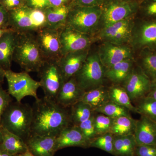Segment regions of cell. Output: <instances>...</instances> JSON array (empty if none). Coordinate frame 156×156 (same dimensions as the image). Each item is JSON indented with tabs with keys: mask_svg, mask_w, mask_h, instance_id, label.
<instances>
[{
	"mask_svg": "<svg viewBox=\"0 0 156 156\" xmlns=\"http://www.w3.org/2000/svg\"><path fill=\"white\" fill-rule=\"evenodd\" d=\"M78 126L80 129L85 138L89 143L97 137L95 128L94 113L89 119L80 123Z\"/></svg>",
	"mask_w": 156,
	"mask_h": 156,
	"instance_id": "obj_36",
	"label": "cell"
},
{
	"mask_svg": "<svg viewBox=\"0 0 156 156\" xmlns=\"http://www.w3.org/2000/svg\"><path fill=\"white\" fill-rule=\"evenodd\" d=\"M9 30H10V29H3L0 27V38H1V37L5 33L9 31Z\"/></svg>",
	"mask_w": 156,
	"mask_h": 156,
	"instance_id": "obj_48",
	"label": "cell"
},
{
	"mask_svg": "<svg viewBox=\"0 0 156 156\" xmlns=\"http://www.w3.org/2000/svg\"><path fill=\"white\" fill-rule=\"evenodd\" d=\"M135 63L151 82L156 80V50L144 49L134 55Z\"/></svg>",
	"mask_w": 156,
	"mask_h": 156,
	"instance_id": "obj_22",
	"label": "cell"
},
{
	"mask_svg": "<svg viewBox=\"0 0 156 156\" xmlns=\"http://www.w3.org/2000/svg\"><path fill=\"white\" fill-rule=\"evenodd\" d=\"M91 48L82 67L73 76L79 87L85 92L104 86L105 79V69L101 61L97 49L91 50Z\"/></svg>",
	"mask_w": 156,
	"mask_h": 156,
	"instance_id": "obj_4",
	"label": "cell"
},
{
	"mask_svg": "<svg viewBox=\"0 0 156 156\" xmlns=\"http://www.w3.org/2000/svg\"><path fill=\"white\" fill-rule=\"evenodd\" d=\"M130 112L128 109L111 101L96 109L94 111L105 115L112 119L122 116H131Z\"/></svg>",
	"mask_w": 156,
	"mask_h": 156,
	"instance_id": "obj_31",
	"label": "cell"
},
{
	"mask_svg": "<svg viewBox=\"0 0 156 156\" xmlns=\"http://www.w3.org/2000/svg\"><path fill=\"white\" fill-rule=\"evenodd\" d=\"M13 61L24 71L38 72L46 60L37 43L35 32L18 33Z\"/></svg>",
	"mask_w": 156,
	"mask_h": 156,
	"instance_id": "obj_2",
	"label": "cell"
},
{
	"mask_svg": "<svg viewBox=\"0 0 156 156\" xmlns=\"http://www.w3.org/2000/svg\"><path fill=\"white\" fill-rule=\"evenodd\" d=\"M0 129L2 135L1 145L10 154L16 155L24 153L28 150L26 143L22 138L2 126H0Z\"/></svg>",
	"mask_w": 156,
	"mask_h": 156,
	"instance_id": "obj_25",
	"label": "cell"
},
{
	"mask_svg": "<svg viewBox=\"0 0 156 156\" xmlns=\"http://www.w3.org/2000/svg\"><path fill=\"white\" fill-rule=\"evenodd\" d=\"M135 156V155H133V156Z\"/></svg>",
	"mask_w": 156,
	"mask_h": 156,
	"instance_id": "obj_51",
	"label": "cell"
},
{
	"mask_svg": "<svg viewBox=\"0 0 156 156\" xmlns=\"http://www.w3.org/2000/svg\"><path fill=\"white\" fill-rule=\"evenodd\" d=\"M0 156H14L10 154L2 147L0 144Z\"/></svg>",
	"mask_w": 156,
	"mask_h": 156,
	"instance_id": "obj_46",
	"label": "cell"
},
{
	"mask_svg": "<svg viewBox=\"0 0 156 156\" xmlns=\"http://www.w3.org/2000/svg\"><path fill=\"white\" fill-rule=\"evenodd\" d=\"M81 101L90 105L94 111L110 101L108 89L102 86L85 92Z\"/></svg>",
	"mask_w": 156,
	"mask_h": 156,
	"instance_id": "obj_27",
	"label": "cell"
},
{
	"mask_svg": "<svg viewBox=\"0 0 156 156\" xmlns=\"http://www.w3.org/2000/svg\"><path fill=\"white\" fill-rule=\"evenodd\" d=\"M136 121L131 116H122L114 119L110 132L113 135L134 134Z\"/></svg>",
	"mask_w": 156,
	"mask_h": 156,
	"instance_id": "obj_29",
	"label": "cell"
},
{
	"mask_svg": "<svg viewBox=\"0 0 156 156\" xmlns=\"http://www.w3.org/2000/svg\"><path fill=\"white\" fill-rule=\"evenodd\" d=\"M9 28L18 33L36 32L38 30L31 15V8L26 6L9 11Z\"/></svg>",
	"mask_w": 156,
	"mask_h": 156,
	"instance_id": "obj_15",
	"label": "cell"
},
{
	"mask_svg": "<svg viewBox=\"0 0 156 156\" xmlns=\"http://www.w3.org/2000/svg\"><path fill=\"white\" fill-rule=\"evenodd\" d=\"M130 45L134 55L144 49L156 50V19L135 17Z\"/></svg>",
	"mask_w": 156,
	"mask_h": 156,
	"instance_id": "obj_8",
	"label": "cell"
},
{
	"mask_svg": "<svg viewBox=\"0 0 156 156\" xmlns=\"http://www.w3.org/2000/svg\"><path fill=\"white\" fill-rule=\"evenodd\" d=\"M135 18H128L101 29L94 36L95 41L98 40L117 45H130Z\"/></svg>",
	"mask_w": 156,
	"mask_h": 156,
	"instance_id": "obj_10",
	"label": "cell"
},
{
	"mask_svg": "<svg viewBox=\"0 0 156 156\" xmlns=\"http://www.w3.org/2000/svg\"><path fill=\"white\" fill-rule=\"evenodd\" d=\"M90 48L67 53L62 56L58 60V66L65 82L73 77L80 69L87 59Z\"/></svg>",
	"mask_w": 156,
	"mask_h": 156,
	"instance_id": "obj_16",
	"label": "cell"
},
{
	"mask_svg": "<svg viewBox=\"0 0 156 156\" xmlns=\"http://www.w3.org/2000/svg\"><path fill=\"white\" fill-rule=\"evenodd\" d=\"M9 11L0 4V27L9 29Z\"/></svg>",
	"mask_w": 156,
	"mask_h": 156,
	"instance_id": "obj_42",
	"label": "cell"
},
{
	"mask_svg": "<svg viewBox=\"0 0 156 156\" xmlns=\"http://www.w3.org/2000/svg\"><path fill=\"white\" fill-rule=\"evenodd\" d=\"M105 0H73L74 5L83 7H101Z\"/></svg>",
	"mask_w": 156,
	"mask_h": 156,
	"instance_id": "obj_41",
	"label": "cell"
},
{
	"mask_svg": "<svg viewBox=\"0 0 156 156\" xmlns=\"http://www.w3.org/2000/svg\"><path fill=\"white\" fill-rule=\"evenodd\" d=\"M110 100L128 109L130 111L137 113L136 107L132 101L125 89L121 85H114L108 88Z\"/></svg>",
	"mask_w": 156,
	"mask_h": 156,
	"instance_id": "obj_28",
	"label": "cell"
},
{
	"mask_svg": "<svg viewBox=\"0 0 156 156\" xmlns=\"http://www.w3.org/2000/svg\"><path fill=\"white\" fill-rule=\"evenodd\" d=\"M147 96L153 98L156 100V80L151 82L150 90Z\"/></svg>",
	"mask_w": 156,
	"mask_h": 156,
	"instance_id": "obj_44",
	"label": "cell"
},
{
	"mask_svg": "<svg viewBox=\"0 0 156 156\" xmlns=\"http://www.w3.org/2000/svg\"><path fill=\"white\" fill-rule=\"evenodd\" d=\"M18 33L9 30L0 38V65L5 70L11 69Z\"/></svg>",
	"mask_w": 156,
	"mask_h": 156,
	"instance_id": "obj_21",
	"label": "cell"
},
{
	"mask_svg": "<svg viewBox=\"0 0 156 156\" xmlns=\"http://www.w3.org/2000/svg\"><path fill=\"white\" fill-rule=\"evenodd\" d=\"M134 136L137 145H156V122L141 115L136 120Z\"/></svg>",
	"mask_w": 156,
	"mask_h": 156,
	"instance_id": "obj_19",
	"label": "cell"
},
{
	"mask_svg": "<svg viewBox=\"0 0 156 156\" xmlns=\"http://www.w3.org/2000/svg\"><path fill=\"white\" fill-rule=\"evenodd\" d=\"M141 2L105 0L101 6V15L98 31L115 23L131 17H136Z\"/></svg>",
	"mask_w": 156,
	"mask_h": 156,
	"instance_id": "obj_6",
	"label": "cell"
},
{
	"mask_svg": "<svg viewBox=\"0 0 156 156\" xmlns=\"http://www.w3.org/2000/svg\"><path fill=\"white\" fill-rule=\"evenodd\" d=\"M101 15V7H83L73 5L68 16L66 26L80 32L94 36L99 30Z\"/></svg>",
	"mask_w": 156,
	"mask_h": 156,
	"instance_id": "obj_5",
	"label": "cell"
},
{
	"mask_svg": "<svg viewBox=\"0 0 156 156\" xmlns=\"http://www.w3.org/2000/svg\"><path fill=\"white\" fill-rule=\"evenodd\" d=\"M85 92L79 87L73 77L65 82L55 101L61 106L68 108L81 101Z\"/></svg>",
	"mask_w": 156,
	"mask_h": 156,
	"instance_id": "obj_20",
	"label": "cell"
},
{
	"mask_svg": "<svg viewBox=\"0 0 156 156\" xmlns=\"http://www.w3.org/2000/svg\"><path fill=\"white\" fill-rule=\"evenodd\" d=\"M136 106L137 113L145 116L156 122V100L146 96L137 101Z\"/></svg>",
	"mask_w": 156,
	"mask_h": 156,
	"instance_id": "obj_32",
	"label": "cell"
},
{
	"mask_svg": "<svg viewBox=\"0 0 156 156\" xmlns=\"http://www.w3.org/2000/svg\"><path fill=\"white\" fill-rule=\"evenodd\" d=\"M56 139L57 151L70 147H89V142L78 126L70 125L68 126L56 136Z\"/></svg>",
	"mask_w": 156,
	"mask_h": 156,
	"instance_id": "obj_18",
	"label": "cell"
},
{
	"mask_svg": "<svg viewBox=\"0 0 156 156\" xmlns=\"http://www.w3.org/2000/svg\"><path fill=\"white\" fill-rule=\"evenodd\" d=\"M25 5L31 9L45 10L50 7L49 0H25Z\"/></svg>",
	"mask_w": 156,
	"mask_h": 156,
	"instance_id": "obj_40",
	"label": "cell"
},
{
	"mask_svg": "<svg viewBox=\"0 0 156 156\" xmlns=\"http://www.w3.org/2000/svg\"><path fill=\"white\" fill-rule=\"evenodd\" d=\"M32 121V107L21 102L12 101L2 116L0 126L26 141L31 134Z\"/></svg>",
	"mask_w": 156,
	"mask_h": 156,
	"instance_id": "obj_3",
	"label": "cell"
},
{
	"mask_svg": "<svg viewBox=\"0 0 156 156\" xmlns=\"http://www.w3.org/2000/svg\"><path fill=\"white\" fill-rule=\"evenodd\" d=\"M121 85L128 93L131 101H137L148 94L151 81L135 63L131 73Z\"/></svg>",
	"mask_w": 156,
	"mask_h": 156,
	"instance_id": "obj_14",
	"label": "cell"
},
{
	"mask_svg": "<svg viewBox=\"0 0 156 156\" xmlns=\"http://www.w3.org/2000/svg\"><path fill=\"white\" fill-rule=\"evenodd\" d=\"M5 78L8 85V92L18 102L27 96H32L35 100L39 98L37 90L41 87L40 82L35 80L28 73H17L11 69L5 70Z\"/></svg>",
	"mask_w": 156,
	"mask_h": 156,
	"instance_id": "obj_7",
	"label": "cell"
},
{
	"mask_svg": "<svg viewBox=\"0 0 156 156\" xmlns=\"http://www.w3.org/2000/svg\"><path fill=\"white\" fill-rule=\"evenodd\" d=\"M37 73L41 88L43 89L45 97L56 100L65 83L58 61L47 60Z\"/></svg>",
	"mask_w": 156,
	"mask_h": 156,
	"instance_id": "obj_9",
	"label": "cell"
},
{
	"mask_svg": "<svg viewBox=\"0 0 156 156\" xmlns=\"http://www.w3.org/2000/svg\"><path fill=\"white\" fill-rule=\"evenodd\" d=\"M61 29L46 27L35 32L37 43L46 61H58L62 56L60 40Z\"/></svg>",
	"mask_w": 156,
	"mask_h": 156,
	"instance_id": "obj_11",
	"label": "cell"
},
{
	"mask_svg": "<svg viewBox=\"0 0 156 156\" xmlns=\"http://www.w3.org/2000/svg\"><path fill=\"white\" fill-rule=\"evenodd\" d=\"M114 119L99 113L95 115V125L97 136L108 133L110 131Z\"/></svg>",
	"mask_w": 156,
	"mask_h": 156,
	"instance_id": "obj_35",
	"label": "cell"
},
{
	"mask_svg": "<svg viewBox=\"0 0 156 156\" xmlns=\"http://www.w3.org/2000/svg\"><path fill=\"white\" fill-rule=\"evenodd\" d=\"M73 0H49L50 7H57L68 5L72 2Z\"/></svg>",
	"mask_w": 156,
	"mask_h": 156,
	"instance_id": "obj_43",
	"label": "cell"
},
{
	"mask_svg": "<svg viewBox=\"0 0 156 156\" xmlns=\"http://www.w3.org/2000/svg\"><path fill=\"white\" fill-rule=\"evenodd\" d=\"M32 108L30 135L56 137L72 125L69 111L55 101L44 96L35 100Z\"/></svg>",
	"mask_w": 156,
	"mask_h": 156,
	"instance_id": "obj_1",
	"label": "cell"
},
{
	"mask_svg": "<svg viewBox=\"0 0 156 156\" xmlns=\"http://www.w3.org/2000/svg\"><path fill=\"white\" fill-rule=\"evenodd\" d=\"M89 147L97 148L114 155L113 135L108 132L97 136L90 141Z\"/></svg>",
	"mask_w": 156,
	"mask_h": 156,
	"instance_id": "obj_33",
	"label": "cell"
},
{
	"mask_svg": "<svg viewBox=\"0 0 156 156\" xmlns=\"http://www.w3.org/2000/svg\"><path fill=\"white\" fill-rule=\"evenodd\" d=\"M136 18L156 19V0H142L136 13Z\"/></svg>",
	"mask_w": 156,
	"mask_h": 156,
	"instance_id": "obj_34",
	"label": "cell"
},
{
	"mask_svg": "<svg viewBox=\"0 0 156 156\" xmlns=\"http://www.w3.org/2000/svg\"><path fill=\"white\" fill-rule=\"evenodd\" d=\"M137 146L134 134L113 135L114 155L132 156Z\"/></svg>",
	"mask_w": 156,
	"mask_h": 156,
	"instance_id": "obj_26",
	"label": "cell"
},
{
	"mask_svg": "<svg viewBox=\"0 0 156 156\" xmlns=\"http://www.w3.org/2000/svg\"><path fill=\"white\" fill-rule=\"evenodd\" d=\"M14 156H34V155H33L28 150L26 152L24 153L19 154L16 155H14Z\"/></svg>",
	"mask_w": 156,
	"mask_h": 156,
	"instance_id": "obj_47",
	"label": "cell"
},
{
	"mask_svg": "<svg viewBox=\"0 0 156 156\" xmlns=\"http://www.w3.org/2000/svg\"></svg>",
	"mask_w": 156,
	"mask_h": 156,
	"instance_id": "obj_52",
	"label": "cell"
},
{
	"mask_svg": "<svg viewBox=\"0 0 156 156\" xmlns=\"http://www.w3.org/2000/svg\"><path fill=\"white\" fill-rule=\"evenodd\" d=\"M2 132L0 129V144L2 143Z\"/></svg>",
	"mask_w": 156,
	"mask_h": 156,
	"instance_id": "obj_49",
	"label": "cell"
},
{
	"mask_svg": "<svg viewBox=\"0 0 156 156\" xmlns=\"http://www.w3.org/2000/svg\"><path fill=\"white\" fill-rule=\"evenodd\" d=\"M5 78V70L0 65V84H2Z\"/></svg>",
	"mask_w": 156,
	"mask_h": 156,
	"instance_id": "obj_45",
	"label": "cell"
},
{
	"mask_svg": "<svg viewBox=\"0 0 156 156\" xmlns=\"http://www.w3.org/2000/svg\"><path fill=\"white\" fill-rule=\"evenodd\" d=\"M12 101L11 95L0 84V123L3 113Z\"/></svg>",
	"mask_w": 156,
	"mask_h": 156,
	"instance_id": "obj_37",
	"label": "cell"
},
{
	"mask_svg": "<svg viewBox=\"0 0 156 156\" xmlns=\"http://www.w3.org/2000/svg\"><path fill=\"white\" fill-rule=\"evenodd\" d=\"M0 4L9 11L26 6L25 0H0Z\"/></svg>",
	"mask_w": 156,
	"mask_h": 156,
	"instance_id": "obj_39",
	"label": "cell"
},
{
	"mask_svg": "<svg viewBox=\"0 0 156 156\" xmlns=\"http://www.w3.org/2000/svg\"><path fill=\"white\" fill-rule=\"evenodd\" d=\"M60 40L62 56L89 49L95 41L93 36L80 32L68 26L61 30Z\"/></svg>",
	"mask_w": 156,
	"mask_h": 156,
	"instance_id": "obj_12",
	"label": "cell"
},
{
	"mask_svg": "<svg viewBox=\"0 0 156 156\" xmlns=\"http://www.w3.org/2000/svg\"><path fill=\"white\" fill-rule=\"evenodd\" d=\"M72 2L57 7H50L44 11L47 19V26L54 29H61L66 26Z\"/></svg>",
	"mask_w": 156,
	"mask_h": 156,
	"instance_id": "obj_23",
	"label": "cell"
},
{
	"mask_svg": "<svg viewBox=\"0 0 156 156\" xmlns=\"http://www.w3.org/2000/svg\"><path fill=\"white\" fill-rule=\"evenodd\" d=\"M70 118L72 125L78 126L89 119L94 112L90 105L82 101L70 107Z\"/></svg>",
	"mask_w": 156,
	"mask_h": 156,
	"instance_id": "obj_30",
	"label": "cell"
},
{
	"mask_svg": "<svg viewBox=\"0 0 156 156\" xmlns=\"http://www.w3.org/2000/svg\"><path fill=\"white\" fill-rule=\"evenodd\" d=\"M134 58L126 59L105 69V77L114 85H121L131 73L134 65Z\"/></svg>",
	"mask_w": 156,
	"mask_h": 156,
	"instance_id": "obj_24",
	"label": "cell"
},
{
	"mask_svg": "<svg viewBox=\"0 0 156 156\" xmlns=\"http://www.w3.org/2000/svg\"><path fill=\"white\" fill-rule=\"evenodd\" d=\"M56 137L30 135L25 142L28 151L34 156H54L57 151Z\"/></svg>",
	"mask_w": 156,
	"mask_h": 156,
	"instance_id": "obj_17",
	"label": "cell"
},
{
	"mask_svg": "<svg viewBox=\"0 0 156 156\" xmlns=\"http://www.w3.org/2000/svg\"><path fill=\"white\" fill-rule=\"evenodd\" d=\"M134 155L156 156V145H137L134 151Z\"/></svg>",
	"mask_w": 156,
	"mask_h": 156,
	"instance_id": "obj_38",
	"label": "cell"
},
{
	"mask_svg": "<svg viewBox=\"0 0 156 156\" xmlns=\"http://www.w3.org/2000/svg\"><path fill=\"white\" fill-rule=\"evenodd\" d=\"M124 1H139V2H141L142 0H124Z\"/></svg>",
	"mask_w": 156,
	"mask_h": 156,
	"instance_id": "obj_50",
	"label": "cell"
},
{
	"mask_svg": "<svg viewBox=\"0 0 156 156\" xmlns=\"http://www.w3.org/2000/svg\"><path fill=\"white\" fill-rule=\"evenodd\" d=\"M101 42L97 48V52L105 69L126 59L134 58V53L130 45Z\"/></svg>",
	"mask_w": 156,
	"mask_h": 156,
	"instance_id": "obj_13",
	"label": "cell"
}]
</instances>
